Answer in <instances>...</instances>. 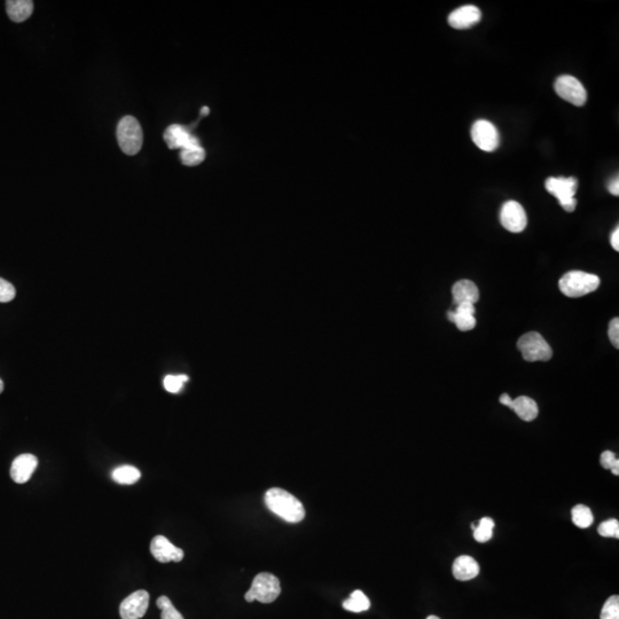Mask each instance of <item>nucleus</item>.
Masks as SVG:
<instances>
[{
	"mask_svg": "<svg viewBox=\"0 0 619 619\" xmlns=\"http://www.w3.org/2000/svg\"><path fill=\"white\" fill-rule=\"evenodd\" d=\"M117 140L120 150L127 155H136L141 150L143 134L139 122L133 116H125L117 127Z\"/></svg>",
	"mask_w": 619,
	"mask_h": 619,
	"instance_id": "nucleus-4",
	"label": "nucleus"
},
{
	"mask_svg": "<svg viewBox=\"0 0 619 619\" xmlns=\"http://www.w3.org/2000/svg\"><path fill=\"white\" fill-rule=\"evenodd\" d=\"M452 571L454 578L457 581H471L480 574V565L475 558L468 555H462L454 561Z\"/></svg>",
	"mask_w": 619,
	"mask_h": 619,
	"instance_id": "nucleus-15",
	"label": "nucleus"
},
{
	"mask_svg": "<svg viewBox=\"0 0 619 619\" xmlns=\"http://www.w3.org/2000/svg\"><path fill=\"white\" fill-rule=\"evenodd\" d=\"M164 140L170 150H182L201 145L196 136H193L185 127L179 124H172L166 129L164 132Z\"/></svg>",
	"mask_w": 619,
	"mask_h": 619,
	"instance_id": "nucleus-12",
	"label": "nucleus"
},
{
	"mask_svg": "<svg viewBox=\"0 0 619 619\" xmlns=\"http://www.w3.org/2000/svg\"><path fill=\"white\" fill-rule=\"evenodd\" d=\"M454 304L459 305L461 303H475L480 299V292L477 285L470 280H460L455 282L452 288Z\"/></svg>",
	"mask_w": 619,
	"mask_h": 619,
	"instance_id": "nucleus-16",
	"label": "nucleus"
},
{
	"mask_svg": "<svg viewBox=\"0 0 619 619\" xmlns=\"http://www.w3.org/2000/svg\"><path fill=\"white\" fill-rule=\"evenodd\" d=\"M448 319L450 321V322H453L454 319V311H448Z\"/></svg>",
	"mask_w": 619,
	"mask_h": 619,
	"instance_id": "nucleus-37",
	"label": "nucleus"
},
{
	"mask_svg": "<svg viewBox=\"0 0 619 619\" xmlns=\"http://www.w3.org/2000/svg\"><path fill=\"white\" fill-rule=\"evenodd\" d=\"M156 604L159 606L162 613H161V619H184L182 613L175 609V606L172 604L169 597H159L156 601Z\"/></svg>",
	"mask_w": 619,
	"mask_h": 619,
	"instance_id": "nucleus-26",
	"label": "nucleus"
},
{
	"mask_svg": "<svg viewBox=\"0 0 619 619\" xmlns=\"http://www.w3.org/2000/svg\"><path fill=\"white\" fill-rule=\"evenodd\" d=\"M608 334H609L610 340H611V343H613V347L618 349L619 347V319L615 318L611 320L609 324V331H608Z\"/></svg>",
	"mask_w": 619,
	"mask_h": 619,
	"instance_id": "nucleus-30",
	"label": "nucleus"
},
{
	"mask_svg": "<svg viewBox=\"0 0 619 619\" xmlns=\"http://www.w3.org/2000/svg\"><path fill=\"white\" fill-rule=\"evenodd\" d=\"M510 409L519 415V418H522L523 421L526 422L533 421L538 416L539 413L537 402L526 395H521L519 398L512 399Z\"/></svg>",
	"mask_w": 619,
	"mask_h": 619,
	"instance_id": "nucleus-18",
	"label": "nucleus"
},
{
	"mask_svg": "<svg viewBox=\"0 0 619 619\" xmlns=\"http://www.w3.org/2000/svg\"><path fill=\"white\" fill-rule=\"evenodd\" d=\"M7 14L12 21L19 23L31 17L33 3L30 0H8L6 1Z\"/></svg>",
	"mask_w": 619,
	"mask_h": 619,
	"instance_id": "nucleus-19",
	"label": "nucleus"
},
{
	"mask_svg": "<svg viewBox=\"0 0 619 619\" xmlns=\"http://www.w3.org/2000/svg\"><path fill=\"white\" fill-rule=\"evenodd\" d=\"M370 601L361 590H356L351 593L350 597L344 601L343 608L351 613H363L370 609Z\"/></svg>",
	"mask_w": 619,
	"mask_h": 619,
	"instance_id": "nucleus-21",
	"label": "nucleus"
},
{
	"mask_svg": "<svg viewBox=\"0 0 619 619\" xmlns=\"http://www.w3.org/2000/svg\"><path fill=\"white\" fill-rule=\"evenodd\" d=\"M454 324L461 331H471L476 326L475 306L471 303H461L454 310Z\"/></svg>",
	"mask_w": 619,
	"mask_h": 619,
	"instance_id": "nucleus-17",
	"label": "nucleus"
},
{
	"mask_svg": "<svg viewBox=\"0 0 619 619\" xmlns=\"http://www.w3.org/2000/svg\"><path fill=\"white\" fill-rule=\"evenodd\" d=\"M267 508L288 523H299L305 517L303 503L295 496L280 487H272L264 496Z\"/></svg>",
	"mask_w": 619,
	"mask_h": 619,
	"instance_id": "nucleus-1",
	"label": "nucleus"
},
{
	"mask_svg": "<svg viewBox=\"0 0 619 619\" xmlns=\"http://www.w3.org/2000/svg\"><path fill=\"white\" fill-rule=\"evenodd\" d=\"M554 88L558 97H561L563 100L570 102L574 106L581 107L586 102V90L581 81L574 76H560L555 81Z\"/></svg>",
	"mask_w": 619,
	"mask_h": 619,
	"instance_id": "nucleus-7",
	"label": "nucleus"
},
{
	"mask_svg": "<svg viewBox=\"0 0 619 619\" xmlns=\"http://www.w3.org/2000/svg\"><path fill=\"white\" fill-rule=\"evenodd\" d=\"M205 150L201 145L180 150V159H182V164H185V166H198L205 161Z\"/></svg>",
	"mask_w": 619,
	"mask_h": 619,
	"instance_id": "nucleus-23",
	"label": "nucleus"
},
{
	"mask_svg": "<svg viewBox=\"0 0 619 619\" xmlns=\"http://www.w3.org/2000/svg\"><path fill=\"white\" fill-rule=\"evenodd\" d=\"M600 619H619L618 595H613L604 602Z\"/></svg>",
	"mask_w": 619,
	"mask_h": 619,
	"instance_id": "nucleus-27",
	"label": "nucleus"
},
{
	"mask_svg": "<svg viewBox=\"0 0 619 619\" xmlns=\"http://www.w3.org/2000/svg\"><path fill=\"white\" fill-rule=\"evenodd\" d=\"M209 113H210V109H209V108H207V107L202 108V111H201L202 116H207V115H209Z\"/></svg>",
	"mask_w": 619,
	"mask_h": 619,
	"instance_id": "nucleus-36",
	"label": "nucleus"
},
{
	"mask_svg": "<svg viewBox=\"0 0 619 619\" xmlns=\"http://www.w3.org/2000/svg\"><path fill=\"white\" fill-rule=\"evenodd\" d=\"M427 619H441V618H439V617L434 616V615H432V616H429L428 618H427Z\"/></svg>",
	"mask_w": 619,
	"mask_h": 619,
	"instance_id": "nucleus-39",
	"label": "nucleus"
},
{
	"mask_svg": "<svg viewBox=\"0 0 619 619\" xmlns=\"http://www.w3.org/2000/svg\"><path fill=\"white\" fill-rule=\"evenodd\" d=\"M500 402L503 404V405L508 406L509 409L512 407V399L510 398V395L508 393H503L501 397H500Z\"/></svg>",
	"mask_w": 619,
	"mask_h": 619,
	"instance_id": "nucleus-34",
	"label": "nucleus"
},
{
	"mask_svg": "<svg viewBox=\"0 0 619 619\" xmlns=\"http://www.w3.org/2000/svg\"><path fill=\"white\" fill-rule=\"evenodd\" d=\"M610 470H611V471H613V475H616V476H618V475H619V460L617 461L616 464H615V466H613V467L611 468V469H610Z\"/></svg>",
	"mask_w": 619,
	"mask_h": 619,
	"instance_id": "nucleus-35",
	"label": "nucleus"
},
{
	"mask_svg": "<svg viewBox=\"0 0 619 619\" xmlns=\"http://www.w3.org/2000/svg\"><path fill=\"white\" fill-rule=\"evenodd\" d=\"M471 139L480 150L494 152L499 146V133L491 122L477 120L471 127Z\"/></svg>",
	"mask_w": 619,
	"mask_h": 619,
	"instance_id": "nucleus-8",
	"label": "nucleus"
},
{
	"mask_svg": "<svg viewBox=\"0 0 619 619\" xmlns=\"http://www.w3.org/2000/svg\"><path fill=\"white\" fill-rule=\"evenodd\" d=\"M150 606V594L147 590H136L120 603V615L122 619L143 618Z\"/></svg>",
	"mask_w": 619,
	"mask_h": 619,
	"instance_id": "nucleus-10",
	"label": "nucleus"
},
{
	"mask_svg": "<svg viewBox=\"0 0 619 619\" xmlns=\"http://www.w3.org/2000/svg\"><path fill=\"white\" fill-rule=\"evenodd\" d=\"M281 593L280 581L274 574L262 572L253 578L249 590L244 594L246 602L258 601L262 603H272Z\"/></svg>",
	"mask_w": 619,
	"mask_h": 619,
	"instance_id": "nucleus-3",
	"label": "nucleus"
},
{
	"mask_svg": "<svg viewBox=\"0 0 619 619\" xmlns=\"http://www.w3.org/2000/svg\"><path fill=\"white\" fill-rule=\"evenodd\" d=\"M3 379H0V393H3Z\"/></svg>",
	"mask_w": 619,
	"mask_h": 619,
	"instance_id": "nucleus-38",
	"label": "nucleus"
},
{
	"mask_svg": "<svg viewBox=\"0 0 619 619\" xmlns=\"http://www.w3.org/2000/svg\"><path fill=\"white\" fill-rule=\"evenodd\" d=\"M517 347L522 354L523 359L530 363L548 361L553 356V351L547 340L535 331H530L521 336L517 342Z\"/></svg>",
	"mask_w": 619,
	"mask_h": 619,
	"instance_id": "nucleus-5",
	"label": "nucleus"
},
{
	"mask_svg": "<svg viewBox=\"0 0 619 619\" xmlns=\"http://www.w3.org/2000/svg\"><path fill=\"white\" fill-rule=\"evenodd\" d=\"M608 189H609L610 193L613 195H616L618 196L619 195V180L618 178H615L609 182V185H608Z\"/></svg>",
	"mask_w": 619,
	"mask_h": 619,
	"instance_id": "nucleus-32",
	"label": "nucleus"
},
{
	"mask_svg": "<svg viewBox=\"0 0 619 619\" xmlns=\"http://www.w3.org/2000/svg\"><path fill=\"white\" fill-rule=\"evenodd\" d=\"M599 285H600L599 276L583 271H571L565 273L558 281L560 290L564 295L571 299H578L595 292Z\"/></svg>",
	"mask_w": 619,
	"mask_h": 619,
	"instance_id": "nucleus-2",
	"label": "nucleus"
},
{
	"mask_svg": "<svg viewBox=\"0 0 619 619\" xmlns=\"http://www.w3.org/2000/svg\"><path fill=\"white\" fill-rule=\"evenodd\" d=\"M571 516H572V522L578 528H586L593 524V512L585 505L574 506L571 512Z\"/></svg>",
	"mask_w": 619,
	"mask_h": 619,
	"instance_id": "nucleus-24",
	"label": "nucleus"
},
{
	"mask_svg": "<svg viewBox=\"0 0 619 619\" xmlns=\"http://www.w3.org/2000/svg\"><path fill=\"white\" fill-rule=\"evenodd\" d=\"M111 477L116 483L122 484V485H132L140 480L141 473L139 469H136L132 466H120L113 470Z\"/></svg>",
	"mask_w": 619,
	"mask_h": 619,
	"instance_id": "nucleus-20",
	"label": "nucleus"
},
{
	"mask_svg": "<svg viewBox=\"0 0 619 619\" xmlns=\"http://www.w3.org/2000/svg\"><path fill=\"white\" fill-rule=\"evenodd\" d=\"M17 295V290L14 285L7 280L0 278V303H8L13 301Z\"/></svg>",
	"mask_w": 619,
	"mask_h": 619,
	"instance_id": "nucleus-29",
	"label": "nucleus"
},
{
	"mask_svg": "<svg viewBox=\"0 0 619 619\" xmlns=\"http://www.w3.org/2000/svg\"><path fill=\"white\" fill-rule=\"evenodd\" d=\"M611 246H613V249L618 251L619 250V228L617 227L615 232H613V235H611Z\"/></svg>",
	"mask_w": 619,
	"mask_h": 619,
	"instance_id": "nucleus-33",
	"label": "nucleus"
},
{
	"mask_svg": "<svg viewBox=\"0 0 619 619\" xmlns=\"http://www.w3.org/2000/svg\"><path fill=\"white\" fill-rule=\"evenodd\" d=\"M150 553L161 563L180 562L184 558L182 548L175 547L164 535H156L155 538H152Z\"/></svg>",
	"mask_w": 619,
	"mask_h": 619,
	"instance_id": "nucleus-11",
	"label": "nucleus"
},
{
	"mask_svg": "<svg viewBox=\"0 0 619 619\" xmlns=\"http://www.w3.org/2000/svg\"><path fill=\"white\" fill-rule=\"evenodd\" d=\"M618 459H617L616 455L611 450H604L602 454H601V466H602L604 469H611V468L615 466Z\"/></svg>",
	"mask_w": 619,
	"mask_h": 619,
	"instance_id": "nucleus-31",
	"label": "nucleus"
},
{
	"mask_svg": "<svg viewBox=\"0 0 619 619\" xmlns=\"http://www.w3.org/2000/svg\"><path fill=\"white\" fill-rule=\"evenodd\" d=\"M501 224L512 233H521L528 224L526 210L519 202L508 201L503 205L500 212Z\"/></svg>",
	"mask_w": 619,
	"mask_h": 619,
	"instance_id": "nucleus-9",
	"label": "nucleus"
},
{
	"mask_svg": "<svg viewBox=\"0 0 619 619\" xmlns=\"http://www.w3.org/2000/svg\"><path fill=\"white\" fill-rule=\"evenodd\" d=\"M544 187L547 189L548 193H551L558 198L564 210L572 212L576 209L577 200L574 198V195L577 193L578 189L577 179L574 177H570V178L551 177L544 182Z\"/></svg>",
	"mask_w": 619,
	"mask_h": 619,
	"instance_id": "nucleus-6",
	"label": "nucleus"
},
{
	"mask_svg": "<svg viewBox=\"0 0 619 619\" xmlns=\"http://www.w3.org/2000/svg\"><path fill=\"white\" fill-rule=\"evenodd\" d=\"M480 8L473 5H464L448 15V24L454 29H467L480 22Z\"/></svg>",
	"mask_w": 619,
	"mask_h": 619,
	"instance_id": "nucleus-14",
	"label": "nucleus"
},
{
	"mask_svg": "<svg viewBox=\"0 0 619 619\" xmlns=\"http://www.w3.org/2000/svg\"><path fill=\"white\" fill-rule=\"evenodd\" d=\"M471 528L473 530V538L476 542L483 544L489 542L493 537L494 530V521L489 517H484L478 523H473Z\"/></svg>",
	"mask_w": 619,
	"mask_h": 619,
	"instance_id": "nucleus-22",
	"label": "nucleus"
},
{
	"mask_svg": "<svg viewBox=\"0 0 619 619\" xmlns=\"http://www.w3.org/2000/svg\"><path fill=\"white\" fill-rule=\"evenodd\" d=\"M599 535L606 538H619V523L617 519H608L601 523L597 528Z\"/></svg>",
	"mask_w": 619,
	"mask_h": 619,
	"instance_id": "nucleus-28",
	"label": "nucleus"
},
{
	"mask_svg": "<svg viewBox=\"0 0 619 619\" xmlns=\"http://www.w3.org/2000/svg\"><path fill=\"white\" fill-rule=\"evenodd\" d=\"M187 375L185 374H179V375H166L163 381V386L166 388V391L170 393H178L182 391V388L188 382Z\"/></svg>",
	"mask_w": 619,
	"mask_h": 619,
	"instance_id": "nucleus-25",
	"label": "nucleus"
},
{
	"mask_svg": "<svg viewBox=\"0 0 619 619\" xmlns=\"http://www.w3.org/2000/svg\"><path fill=\"white\" fill-rule=\"evenodd\" d=\"M38 466V459L33 454H21L13 461L10 467V477L17 484H24L33 476Z\"/></svg>",
	"mask_w": 619,
	"mask_h": 619,
	"instance_id": "nucleus-13",
	"label": "nucleus"
}]
</instances>
